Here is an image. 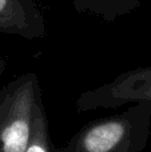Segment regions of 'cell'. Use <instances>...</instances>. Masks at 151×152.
Returning <instances> with one entry per match:
<instances>
[{
    "mask_svg": "<svg viewBox=\"0 0 151 152\" xmlns=\"http://www.w3.org/2000/svg\"><path fill=\"white\" fill-rule=\"evenodd\" d=\"M150 128L151 107L138 103L86 126L64 152H141L149 142Z\"/></svg>",
    "mask_w": 151,
    "mask_h": 152,
    "instance_id": "1",
    "label": "cell"
},
{
    "mask_svg": "<svg viewBox=\"0 0 151 152\" xmlns=\"http://www.w3.org/2000/svg\"><path fill=\"white\" fill-rule=\"evenodd\" d=\"M0 152H24L31 135L34 111L40 99L35 74H26L0 94Z\"/></svg>",
    "mask_w": 151,
    "mask_h": 152,
    "instance_id": "2",
    "label": "cell"
},
{
    "mask_svg": "<svg viewBox=\"0 0 151 152\" xmlns=\"http://www.w3.org/2000/svg\"><path fill=\"white\" fill-rule=\"evenodd\" d=\"M128 103L151 107V66L123 72L114 80L83 92L76 102L79 111L118 108Z\"/></svg>",
    "mask_w": 151,
    "mask_h": 152,
    "instance_id": "3",
    "label": "cell"
},
{
    "mask_svg": "<svg viewBox=\"0 0 151 152\" xmlns=\"http://www.w3.org/2000/svg\"><path fill=\"white\" fill-rule=\"evenodd\" d=\"M0 34L26 40L43 39L47 24L36 0H0Z\"/></svg>",
    "mask_w": 151,
    "mask_h": 152,
    "instance_id": "4",
    "label": "cell"
},
{
    "mask_svg": "<svg viewBox=\"0 0 151 152\" xmlns=\"http://www.w3.org/2000/svg\"><path fill=\"white\" fill-rule=\"evenodd\" d=\"M83 15H92L112 23L122 16L138 10L142 0H66Z\"/></svg>",
    "mask_w": 151,
    "mask_h": 152,
    "instance_id": "5",
    "label": "cell"
},
{
    "mask_svg": "<svg viewBox=\"0 0 151 152\" xmlns=\"http://www.w3.org/2000/svg\"><path fill=\"white\" fill-rule=\"evenodd\" d=\"M24 152H50V136L44 110L40 99L37 100L34 111L31 135Z\"/></svg>",
    "mask_w": 151,
    "mask_h": 152,
    "instance_id": "6",
    "label": "cell"
},
{
    "mask_svg": "<svg viewBox=\"0 0 151 152\" xmlns=\"http://www.w3.org/2000/svg\"><path fill=\"white\" fill-rule=\"evenodd\" d=\"M3 69H4V61H3V59L0 58V74L3 72Z\"/></svg>",
    "mask_w": 151,
    "mask_h": 152,
    "instance_id": "7",
    "label": "cell"
},
{
    "mask_svg": "<svg viewBox=\"0 0 151 152\" xmlns=\"http://www.w3.org/2000/svg\"><path fill=\"white\" fill-rule=\"evenodd\" d=\"M0 75H1V74H0Z\"/></svg>",
    "mask_w": 151,
    "mask_h": 152,
    "instance_id": "8",
    "label": "cell"
}]
</instances>
